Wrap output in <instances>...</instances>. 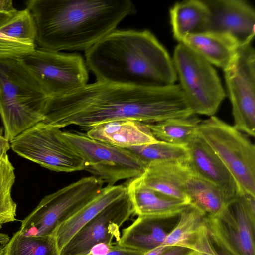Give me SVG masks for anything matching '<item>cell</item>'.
<instances>
[{
  "label": "cell",
  "instance_id": "cell-1",
  "mask_svg": "<svg viewBox=\"0 0 255 255\" xmlns=\"http://www.w3.org/2000/svg\"><path fill=\"white\" fill-rule=\"evenodd\" d=\"M193 111L179 84L137 87L98 81L65 95L49 98L44 124L59 128L131 119L146 124L186 117Z\"/></svg>",
  "mask_w": 255,
  "mask_h": 255
},
{
  "label": "cell",
  "instance_id": "cell-2",
  "mask_svg": "<svg viewBox=\"0 0 255 255\" xmlns=\"http://www.w3.org/2000/svg\"><path fill=\"white\" fill-rule=\"evenodd\" d=\"M37 48L86 51L116 29L136 7L130 0H30Z\"/></svg>",
  "mask_w": 255,
  "mask_h": 255
},
{
  "label": "cell",
  "instance_id": "cell-3",
  "mask_svg": "<svg viewBox=\"0 0 255 255\" xmlns=\"http://www.w3.org/2000/svg\"><path fill=\"white\" fill-rule=\"evenodd\" d=\"M97 80L137 87L165 86L177 80L172 58L148 30L116 29L85 51Z\"/></svg>",
  "mask_w": 255,
  "mask_h": 255
},
{
  "label": "cell",
  "instance_id": "cell-4",
  "mask_svg": "<svg viewBox=\"0 0 255 255\" xmlns=\"http://www.w3.org/2000/svg\"><path fill=\"white\" fill-rule=\"evenodd\" d=\"M48 98L18 59L0 60V115L9 142L44 120Z\"/></svg>",
  "mask_w": 255,
  "mask_h": 255
},
{
  "label": "cell",
  "instance_id": "cell-5",
  "mask_svg": "<svg viewBox=\"0 0 255 255\" xmlns=\"http://www.w3.org/2000/svg\"><path fill=\"white\" fill-rule=\"evenodd\" d=\"M104 184L94 176L85 177L45 196L22 221L19 232L26 236H54L59 225L98 195Z\"/></svg>",
  "mask_w": 255,
  "mask_h": 255
},
{
  "label": "cell",
  "instance_id": "cell-6",
  "mask_svg": "<svg viewBox=\"0 0 255 255\" xmlns=\"http://www.w3.org/2000/svg\"><path fill=\"white\" fill-rule=\"evenodd\" d=\"M197 134L228 169L239 189L255 196V147L249 139L215 116L201 121Z\"/></svg>",
  "mask_w": 255,
  "mask_h": 255
},
{
  "label": "cell",
  "instance_id": "cell-7",
  "mask_svg": "<svg viewBox=\"0 0 255 255\" xmlns=\"http://www.w3.org/2000/svg\"><path fill=\"white\" fill-rule=\"evenodd\" d=\"M204 224L220 255H255V196L240 190L219 214Z\"/></svg>",
  "mask_w": 255,
  "mask_h": 255
},
{
  "label": "cell",
  "instance_id": "cell-8",
  "mask_svg": "<svg viewBox=\"0 0 255 255\" xmlns=\"http://www.w3.org/2000/svg\"><path fill=\"white\" fill-rule=\"evenodd\" d=\"M61 134L84 161L85 170L107 186L139 177L147 165L128 149L92 139L79 132L61 131Z\"/></svg>",
  "mask_w": 255,
  "mask_h": 255
},
{
  "label": "cell",
  "instance_id": "cell-9",
  "mask_svg": "<svg viewBox=\"0 0 255 255\" xmlns=\"http://www.w3.org/2000/svg\"><path fill=\"white\" fill-rule=\"evenodd\" d=\"M172 60L178 84L194 114L214 116L226 93L213 65L182 43L175 47Z\"/></svg>",
  "mask_w": 255,
  "mask_h": 255
},
{
  "label": "cell",
  "instance_id": "cell-10",
  "mask_svg": "<svg viewBox=\"0 0 255 255\" xmlns=\"http://www.w3.org/2000/svg\"><path fill=\"white\" fill-rule=\"evenodd\" d=\"M18 60L34 76L49 98L65 95L87 84L88 69L79 54L37 48Z\"/></svg>",
  "mask_w": 255,
  "mask_h": 255
},
{
  "label": "cell",
  "instance_id": "cell-11",
  "mask_svg": "<svg viewBox=\"0 0 255 255\" xmlns=\"http://www.w3.org/2000/svg\"><path fill=\"white\" fill-rule=\"evenodd\" d=\"M58 128L41 122L9 142L18 155L55 172L85 170L82 158L63 138Z\"/></svg>",
  "mask_w": 255,
  "mask_h": 255
},
{
  "label": "cell",
  "instance_id": "cell-12",
  "mask_svg": "<svg viewBox=\"0 0 255 255\" xmlns=\"http://www.w3.org/2000/svg\"><path fill=\"white\" fill-rule=\"evenodd\" d=\"M252 43L241 46L225 70V80L232 105L234 127L255 135V51Z\"/></svg>",
  "mask_w": 255,
  "mask_h": 255
},
{
  "label": "cell",
  "instance_id": "cell-13",
  "mask_svg": "<svg viewBox=\"0 0 255 255\" xmlns=\"http://www.w3.org/2000/svg\"><path fill=\"white\" fill-rule=\"evenodd\" d=\"M133 213L127 190L84 225L59 251V255H86L97 245L118 243L120 227Z\"/></svg>",
  "mask_w": 255,
  "mask_h": 255
},
{
  "label": "cell",
  "instance_id": "cell-14",
  "mask_svg": "<svg viewBox=\"0 0 255 255\" xmlns=\"http://www.w3.org/2000/svg\"><path fill=\"white\" fill-rule=\"evenodd\" d=\"M209 15L205 31L227 34L241 45L252 42L255 34V11L244 0H203Z\"/></svg>",
  "mask_w": 255,
  "mask_h": 255
},
{
  "label": "cell",
  "instance_id": "cell-15",
  "mask_svg": "<svg viewBox=\"0 0 255 255\" xmlns=\"http://www.w3.org/2000/svg\"><path fill=\"white\" fill-rule=\"evenodd\" d=\"M192 171L215 185L227 205L238 196L239 188L233 176L208 144L198 134L187 146Z\"/></svg>",
  "mask_w": 255,
  "mask_h": 255
},
{
  "label": "cell",
  "instance_id": "cell-16",
  "mask_svg": "<svg viewBox=\"0 0 255 255\" xmlns=\"http://www.w3.org/2000/svg\"><path fill=\"white\" fill-rule=\"evenodd\" d=\"M191 173L188 162L155 161L148 163L138 178L147 187L190 204L186 185Z\"/></svg>",
  "mask_w": 255,
  "mask_h": 255
},
{
  "label": "cell",
  "instance_id": "cell-17",
  "mask_svg": "<svg viewBox=\"0 0 255 255\" xmlns=\"http://www.w3.org/2000/svg\"><path fill=\"white\" fill-rule=\"evenodd\" d=\"M89 137L113 146L128 148L157 142L146 123L131 119L107 121L89 128Z\"/></svg>",
  "mask_w": 255,
  "mask_h": 255
},
{
  "label": "cell",
  "instance_id": "cell-18",
  "mask_svg": "<svg viewBox=\"0 0 255 255\" xmlns=\"http://www.w3.org/2000/svg\"><path fill=\"white\" fill-rule=\"evenodd\" d=\"M126 186L133 205L134 213L138 216L170 219L179 216L190 204L147 187L138 177L130 179Z\"/></svg>",
  "mask_w": 255,
  "mask_h": 255
},
{
  "label": "cell",
  "instance_id": "cell-19",
  "mask_svg": "<svg viewBox=\"0 0 255 255\" xmlns=\"http://www.w3.org/2000/svg\"><path fill=\"white\" fill-rule=\"evenodd\" d=\"M181 43L223 70L232 63L242 45L230 35L215 31L188 35Z\"/></svg>",
  "mask_w": 255,
  "mask_h": 255
},
{
  "label": "cell",
  "instance_id": "cell-20",
  "mask_svg": "<svg viewBox=\"0 0 255 255\" xmlns=\"http://www.w3.org/2000/svg\"><path fill=\"white\" fill-rule=\"evenodd\" d=\"M127 190L126 186L123 185L104 187L94 199L59 225L54 235L59 251L84 225L123 195Z\"/></svg>",
  "mask_w": 255,
  "mask_h": 255
},
{
  "label": "cell",
  "instance_id": "cell-21",
  "mask_svg": "<svg viewBox=\"0 0 255 255\" xmlns=\"http://www.w3.org/2000/svg\"><path fill=\"white\" fill-rule=\"evenodd\" d=\"M163 220L138 216L130 226L123 230L119 244L143 254L163 245L170 231L166 229Z\"/></svg>",
  "mask_w": 255,
  "mask_h": 255
},
{
  "label": "cell",
  "instance_id": "cell-22",
  "mask_svg": "<svg viewBox=\"0 0 255 255\" xmlns=\"http://www.w3.org/2000/svg\"><path fill=\"white\" fill-rule=\"evenodd\" d=\"M169 14L173 35L179 43L188 35L205 31L209 12L203 0L177 2Z\"/></svg>",
  "mask_w": 255,
  "mask_h": 255
},
{
  "label": "cell",
  "instance_id": "cell-23",
  "mask_svg": "<svg viewBox=\"0 0 255 255\" xmlns=\"http://www.w3.org/2000/svg\"><path fill=\"white\" fill-rule=\"evenodd\" d=\"M201 122V120L193 114L147 124L158 140L187 147L197 134Z\"/></svg>",
  "mask_w": 255,
  "mask_h": 255
},
{
  "label": "cell",
  "instance_id": "cell-24",
  "mask_svg": "<svg viewBox=\"0 0 255 255\" xmlns=\"http://www.w3.org/2000/svg\"><path fill=\"white\" fill-rule=\"evenodd\" d=\"M186 190L190 204L206 216H215L227 206L222 193L215 185L192 171L187 181Z\"/></svg>",
  "mask_w": 255,
  "mask_h": 255
},
{
  "label": "cell",
  "instance_id": "cell-25",
  "mask_svg": "<svg viewBox=\"0 0 255 255\" xmlns=\"http://www.w3.org/2000/svg\"><path fill=\"white\" fill-rule=\"evenodd\" d=\"M205 216L200 210L190 204L179 215L177 222L167 235L163 245L192 250L198 235L205 225Z\"/></svg>",
  "mask_w": 255,
  "mask_h": 255
},
{
  "label": "cell",
  "instance_id": "cell-26",
  "mask_svg": "<svg viewBox=\"0 0 255 255\" xmlns=\"http://www.w3.org/2000/svg\"><path fill=\"white\" fill-rule=\"evenodd\" d=\"M3 255H59L53 235L26 236L19 231L6 244Z\"/></svg>",
  "mask_w": 255,
  "mask_h": 255
},
{
  "label": "cell",
  "instance_id": "cell-27",
  "mask_svg": "<svg viewBox=\"0 0 255 255\" xmlns=\"http://www.w3.org/2000/svg\"><path fill=\"white\" fill-rule=\"evenodd\" d=\"M126 149L133 152L147 164L155 161L188 162L189 160V152L186 146L159 140L156 143Z\"/></svg>",
  "mask_w": 255,
  "mask_h": 255
},
{
  "label": "cell",
  "instance_id": "cell-28",
  "mask_svg": "<svg viewBox=\"0 0 255 255\" xmlns=\"http://www.w3.org/2000/svg\"><path fill=\"white\" fill-rule=\"evenodd\" d=\"M15 179L14 168L6 154L0 158V229L3 224L16 220L17 205L11 196Z\"/></svg>",
  "mask_w": 255,
  "mask_h": 255
},
{
  "label": "cell",
  "instance_id": "cell-29",
  "mask_svg": "<svg viewBox=\"0 0 255 255\" xmlns=\"http://www.w3.org/2000/svg\"><path fill=\"white\" fill-rule=\"evenodd\" d=\"M0 32L20 41L36 44V29L33 18L26 8L17 10L2 26Z\"/></svg>",
  "mask_w": 255,
  "mask_h": 255
},
{
  "label": "cell",
  "instance_id": "cell-30",
  "mask_svg": "<svg viewBox=\"0 0 255 255\" xmlns=\"http://www.w3.org/2000/svg\"><path fill=\"white\" fill-rule=\"evenodd\" d=\"M36 44L20 41L0 32V60L19 59L33 53Z\"/></svg>",
  "mask_w": 255,
  "mask_h": 255
},
{
  "label": "cell",
  "instance_id": "cell-31",
  "mask_svg": "<svg viewBox=\"0 0 255 255\" xmlns=\"http://www.w3.org/2000/svg\"><path fill=\"white\" fill-rule=\"evenodd\" d=\"M196 255H220L204 226L201 229L192 247Z\"/></svg>",
  "mask_w": 255,
  "mask_h": 255
},
{
  "label": "cell",
  "instance_id": "cell-32",
  "mask_svg": "<svg viewBox=\"0 0 255 255\" xmlns=\"http://www.w3.org/2000/svg\"><path fill=\"white\" fill-rule=\"evenodd\" d=\"M140 251L120 246L119 243H115L110 250L100 255H143ZM86 255H96L89 253Z\"/></svg>",
  "mask_w": 255,
  "mask_h": 255
},
{
  "label": "cell",
  "instance_id": "cell-33",
  "mask_svg": "<svg viewBox=\"0 0 255 255\" xmlns=\"http://www.w3.org/2000/svg\"><path fill=\"white\" fill-rule=\"evenodd\" d=\"M193 250L179 246L168 247L160 255H190Z\"/></svg>",
  "mask_w": 255,
  "mask_h": 255
},
{
  "label": "cell",
  "instance_id": "cell-34",
  "mask_svg": "<svg viewBox=\"0 0 255 255\" xmlns=\"http://www.w3.org/2000/svg\"><path fill=\"white\" fill-rule=\"evenodd\" d=\"M17 10L13 5L11 0H0V11L4 12H13Z\"/></svg>",
  "mask_w": 255,
  "mask_h": 255
},
{
  "label": "cell",
  "instance_id": "cell-35",
  "mask_svg": "<svg viewBox=\"0 0 255 255\" xmlns=\"http://www.w3.org/2000/svg\"><path fill=\"white\" fill-rule=\"evenodd\" d=\"M10 147L9 141L0 133V158L7 154Z\"/></svg>",
  "mask_w": 255,
  "mask_h": 255
},
{
  "label": "cell",
  "instance_id": "cell-36",
  "mask_svg": "<svg viewBox=\"0 0 255 255\" xmlns=\"http://www.w3.org/2000/svg\"><path fill=\"white\" fill-rule=\"evenodd\" d=\"M16 11L13 12H4L0 11V27L5 23L14 15Z\"/></svg>",
  "mask_w": 255,
  "mask_h": 255
},
{
  "label": "cell",
  "instance_id": "cell-37",
  "mask_svg": "<svg viewBox=\"0 0 255 255\" xmlns=\"http://www.w3.org/2000/svg\"><path fill=\"white\" fill-rule=\"evenodd\" d=\"M168 246L161 245L145 254L143 255H160L166 249Z\"/></svg>",
  "mask_w": 255,
  "mask_h": 255
},
{
  "label": "cell",
  "instance_id": "cell-38",
  "mask_svg": "<svg viewBox=\"0 0 255 255\" xmlns=\"http://www.w3.org/2000/svg\"><path fill=\"white\" fill-rule=\"evenodd\" d=\"M9 240L10 238L7 234L0 233V243L6 244Z\"/></svg>",
  "mask_w": 255,
  "mask_h": 255
},
{
  "label": "cell",
  "instance_id": "cell-39",
  "mask_svg": "<svg viewBox=\"0 0 255 255\" xmlns=\"http://www.w3.org/2000/svg\"><path fill=\"white\" fill-rule=\"evenodd\" d=\"M6 244L0 243V255H3L4 251Z\"/></svg>",
  "mask_w": 255,
  "mask_h": 255
},
{
  "label": "cell",
  "instance_id": "cell-40",
  "mask_svg": "<svg viewBox=\"0 0 255 255\" xmlns=\"http://www.w3.org/2000/svg\"><path fill=\"white\" fill-rule=\"evenodd\" d=\"M190 255H196V254L195 251H194Z\"/></svg>",
  "mask_w": 255,
  "mask_h": 255
}]
</instances>
